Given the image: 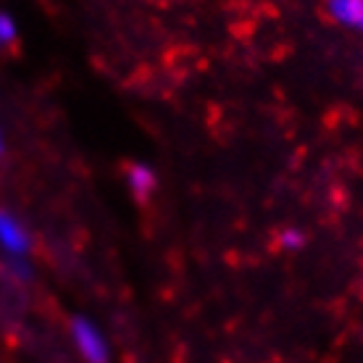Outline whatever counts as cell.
I'll return each instance as SVG.
<instances>
[{
  "instance_id": "cell-1",
  "label": "cell",
  "mask_w": 363,
  "mask_h": 363,
  "mask_svg": "<svg viewBox=\"0 0 363 363\" xmlns=\"http://www.w3.org/2000/svg\"><path fill=\"white\" fill-rule=\"evenodd\" d=\"M74 342L79 347L87 363H106L108 361V347L98 335V329L87 321H74Z\"/></svg>"
},
{
  "instance_id": "cell-2",
  "label": "cell",
  "mask_w": 363,
  "mask_h": 363,
  "mask_svg": "<svg viewBox=\"0 0 363 363\" xmlns=\"http://www.w3.org/2000/svg\"><path fill=\"white\" fill-rule=\"evenodd\" d=\"M329 13L340 24L363 29V0H329Z\"/></svg>"
},
{
  "instance_id": "cell-3",
  "label": "cell",
  "mask_w": 363,
  "mask_h": 363,
  "mask_svg": "<svg viewBox=\"0 0 363 363\" xmlns=\"http://www.w3.org/2000/svg\"><path fill=\"white\" fill-rule=\"evenodd\" d=\"M0 242L9 247V250H16V253L27 247V235H24V229L18 227L9 213H3V211H0Z\"/></svg>"
},
{
  "instance_id": "cell-4",
  "label": "cell",
  "mask_w": 363,
  "mask_h": 363,
  "mask_svg": "<svg viewBox=\"0 0 363 363\" xmlns=\"http://www.w3.org/2000/svg\"><path fill=\"white\" fill-rule=\"evenodd\" d=\"M129 187H132V192H135L137 198L145 200L155 187L153 172L145 169V166H132V169H129Z\"/></svg>"
},
{
  "instance_id": "cell-5",
  "label": "cell",
  "mask_w": 363,
  "mask_h": 363,
  "mask_svg": "<svg viewBox=\"0 0 363 363\" xmlns=\"http://www.w3.org/2000/svg\"><path fill=\"white\" fill-rule=\"evenodd\" d=\"M13 35H16L13 21H11L9 16H3V13H0V45H3V43H11V40H13Z\"/></svg>"
},
{
  "instance_id": "cell-6",
  "label": "cell",
  "mask_w": 363,
  "mask_h": 363,
  "mask_svg": "<svg viewBox=\"0 0 363 363\" xmlns=\"http://www.w3.org/2000/svg\"><path fill=\"white\" fill-rule=\"evenodd\" d=\"M303 242V237L298 235V232H284V237H281V245H287V247H295Z\"/></svg>"
},
{
  "instance_id": "cell-7",
  "label": "cell",
  "mask_w": 363,
  "mask_h": 363,
  "mask_svg": "<svg viewBox=\"0 0 363 363\" xmlns=\"http://www.w3.org/2000/svg\"><path fill=\"white\" fill-rule=\"evenodd\" d=\"M0 150H3V140H0Z\"/></svg>"
}]
</instances>
